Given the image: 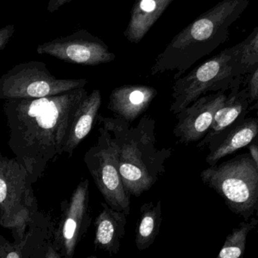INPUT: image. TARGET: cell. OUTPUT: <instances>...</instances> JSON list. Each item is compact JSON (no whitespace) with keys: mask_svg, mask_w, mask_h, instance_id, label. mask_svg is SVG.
<instances>
[{"mask_svg":"<svg viewBox=\"0 0 258 258\" xmlns=\"http://www.w3.org/2000/svg\"><path fill=\"white\" fill-rule=\"evenodd\" d=\"M84 162L105 202L113 209L131 212V196L120 176L117 152L111 134L102 126L96 144L84 155Z\"/></svg>","mask_w":258,"mask_h":258,"instance_id":"ba28073f","label":"cell"},{"mask_svg":"<svg viewBox=\"0 0 258 258\" xmlns=\"http://www.w3.org/2000/svg\"><path fill=\"white\" fill-rule=\"evenodd\" d=\"M55 226L49 216L37 212L30 220L25 236L11 244L1 237L2 258L61 257L54 247Z\"/></svg>","mask_w":258,"mask_h":258,"instance_id":"8fae6325","label":"cell"},{"mask_svg":"<svg viewBox=\"0 0 258 258\" xmlns=\"http://www.w3.org/2000/svg\"><path fill=\"white\" fill-rule=\"evenodd\" d=\"M101 104L102 96L100 91L94 90L90 94L87 95L80 105L64 146V153L67 154L69 157L73 155L75 149L90 134L95 121L97 120Z\"/></svg>","mask_w":258,"mask_h":258,"instance_id":"ac0fdd59","label":"cell"},{"mask_svg":"<svg viewBox=\"0 0 258 258\" xmlns=\"http://www.w3.org/2000/svg\"><path fill=\"white\" fill-rule=\"evenodd\" d=\"M258 224L257 219L251 217L244 220L238 227L234 228L226 236L223 247L220 249L218 258H239L244 255L249 232Z\"/></svg>","mask_w":258,"mask_h":258,"instance_id":"ffe728a7","label":"cell"},{"mask_svg":"<svg viewBox=\"0 0 258 258\" xmlns=\"http://www.w3.org/2000/svg\"><path fill=\"white\" fill-rule=\"evenodd\" d=\"M88 94L84 87L38 99H6L8 145L33 184L64 153L75 114Z\"/></svg>","mask_w":258,"mask_h":258,"instance_id":"6da1fadb","label":"cell"},{"mask_svg":"<svg viewBox=\"0 0 258 258\" xmlns=\"http://www.w3.org/2000/svg\"><path fill=\"white\" fill-rule=\"evenodd\" d=\"M26 168L16 159H0V224L11 229L16 241L26 233L30 220L38 212L37 201Z\"/></svg>","mask_w":258,"mask_h":258,"instance_id":"8992f818","label":"cell"},{"mask_svg":"<svg viewBox=\"0 0 258 258\" xmlns=\"http://www.w3.org/2000/svg\"><path fill=\"white\" fill-rule=\"evenodd\" d=\"M249 152H250V156L253 158L256 164V167H258V144H250L248 146Z\"/></svg>","mask_w":258,"mask_h":258,"instance_id":"d4e9b609","label":"cell"},{"mask_svg":"<svg viewBox=\"0 0 258 258\" xmlns=\"http://www.w3.org/2000/svg\"><path fill=\"white\" fill-rule=\"evenodd\" d=\"M243 84L247 91L251 110V107L255 108L258 105V64L244 76Z\"/></svg>","mask_w":258,"mask_h":258,"instance_id":"7402d4cb","label":"cell"},{"mask_svg":"<svg viewBox=\"0 0 258 258\" xmlns=\"http://www.w3.org/2000/svg\"><path fill=\"white\" fill-rule=\"evenodd\" d=\"M37 52L64 62L84 66L107 64L116 58L105 42L87 30H78L70 35L42 43L37 46Z\"/></svg>","mask_w":258,"mask_h":258,"instance_id":"30bf717a","label":"cell"},{"mask_svg":"<svg viewBox=\"0 0 258 258\" xmlns=\"http://www.w3.org/2000/svg\"><path fill=\"white\" fill-rule=\"evenodd\" d=\"M249 0H222L178 33L157 57L151 70L155 75L175 71L173 79L185 75L201 58L229 38V28L247 9Z\"/></svg>","mask_w":258,"mask_h":258,"instance_id":"3957f363","label":"cell"},{"mask_svg":"<svg viewBox=\"0 0 258 258\" xmlns=\"http://www.w3.org/2000/svg\"><path fill=\"white\" fill-rule=\"evenodd\" d=\"M228 94L220 91L201 96L176 114L173 134L180 144L202 140L211 127L216 111L224 103Z\"/></svg>","mask_w":258,"mask_h":258,"instance_id":"7c38bea8","label":"cell"},{"mask_svg":"<svg viewBox=\"0 0 258 258\" xmlns=\"http://www.w3.org/2000/svg\"><path fill=\"white\" fill-rule=\"evenodd\" d=\"M94 221V247L110 255L117 254L126 232L127 214L113 209L106 202Z\"/></svg>","mask_w":258,"mask_h":258,"instance_id":"9a60e30c","label":"cell"},{"mask_svg":"<svg viewBox=\"0 0 258 258\" xmlns=\"http://www.w3.org/2000/svg\"><path fill=\"white\" fill-rule=\"evenodd\" d=\"M242 42L241 67L246 75L258 64V27Z\"/></svg>","mask_w":258,"mask_h":258,"instance_id":"44dd1931","label":"cell"},{"mask_svg":"<svg viewBox=\"0 0 258 258\" xmlns=\"http://www.w3.org/2000/svg\"><path fill=\"white\" fill-rule=\"evenodd\" d=\"M90 182L83 179L70 199L61 205V214L54 232V247L61 257L72 258L87 234L92 222L90 210Z\"/></svg>","mask_w":258,"mask_h":258,"instance_id":"9c48e42d","label":"cell"},{"mask_svg":"<svg viewBox=\"0 0 258 258\" xmlns=\"http://www.w3.org/2000/svg\"><path fill=\"white\" fill-rule=\"evenodd\" d=\"M96 121L111 134L119 172L129 196L138 198L150 190L164 174L171 155L170 149L156 146L155 120L144 116L132 126L123 119L99 114Z\"/></svg>","mask_w":258,"mask_h":258,"instance_id":"7a4b0ae2","label":"cell"},{"mask_svg":"<svg viewBox=\"0 0 258 258\" xmlns=\"http://www.w3.org/2000/svg\"><path fill=\"white\" fill-rule=\"evenodd\" d=\"M74 0H49L48 3L47 10L49 13H53L59 10L60 8L72 2Z\"/></svg>","mask_w":258,"mask_h":258,"instance_id":"cb8c5ba5","label":"cell"},{"mask_svg":"<svg viewBox=\"0 0 258 258\" xmlns=\"http://www.w3.org/2000/svg\"><path fill=\"white\" fill-rule=\"evenodd\" d=\"M87 81L59 79L43 61H31L13 66L0 78V99H38L84 88Z\"/></svg>","mask_w":258,"mask_h":258,"instance_id":"52a82bcc","label":"cell"},{"mask_svg":"<svg viewBox=\"0 0 258 258\" xmlns=\"http://www.w3.org/2000/svg\"><path fill=\"white\" fill-rule=\"evenodd\" d=\"M162 221L161 202H149L142 205L136 227L135 243L139 250L149 248L159 234Z\"/></svg>","mask_w":258,"mask_h":258,"instance_id":"d6986e66","label":"cell"},{"mask_svg":"<svg viewBox=\"0 0 258 258\" xmlns=\"http://www.w3.org/2000/svg\"><path fill=\"white\" fill-rule=\"evenodd\" d=\"M158 95L154 87L147 85H123L111 91L108 108L114 117L131 123L147 111Z\"/></svg>","mask_w":258,"mask_h":258,"instance_id":"5bb4252c","label":"cell"},{"mask_svg":"<svg viewBox=\"0 0 258 258\" xmlns=\"http://www.w3.org/2000/svg\"><path fill=\"white\" fill-rule=\"evenodd\" d=\"M237 86L228 93L224 103L216 111L208 134L198 143V149H212L234 125L245 118L250 104L245 88Z\"/></svg>","mask_w":258,"mask_h":258,"instance_id":"4fadbf2b","label":"cell"},{"mask_svg":"<svg viewBox=\"0 0 258 258\" xmlns=\"http://www.w3.org/2000/svg\"><path fill=\"white\" fill-rule=\"evenodd\" d=\"M14 33L15 26L13 25H7L0 29V50H4Z\"/></svg>","mask_w":258,"mask_h":258,"instance_id":"603a6c76","label":"cell"},{"mask_svg":"<svg viewBox=\"0 0 258 258\" xmlns=\"http://www.w3.org/2000/svg\"><path fill=\"white\" fill-rule=\"evenodd\" d=\"M257 135V120L253 117H245L234 125L220 142L210 149L205 162L209 166L218 164L225 157L250 145Z\"/></svg>","mask_w":258,"mask_h":258,"instance_id":"e0dca14e","label":"cell"},{"mask_svg":"<svg viewBox=\"0 0 258 258\" xmlns=\"http://www.w3.org/2000/svg\"><path fill=\"white\" fill-rule=\"evenodd\" d=\"M257 123H258V111H257Z\"/></svg>","mask_w":258,"mask_h":258,"instance_id":"484cf974","label":"cell"},{"mask_svg":"<svg viewBox=\"0 0 258 258\" xmlns=\"http://www.w3.org/2000/svg\"><path fill=\"white\" fill-rule=\"evenodd\" d=\"M173 0H136L123 35L131 43L137 44L146 37Z\"/></svg>","mask_w":258,"mask_h":258,"instance_id":"2e32d148","label":"cell"},{"mask_svg":"<svg viewBox=\"0 0 258 258\" xmlns=\"http://www.w3.org/2000/svg\"><path fill=\"white\" fill-rule=\"evenodd\" d=\"M242 48L241 42L224 49L175 80L170 112L176 115L201 96L230 91L234 87L242 85L245 76L241 67Z\"/></svg>","mask_w":258,"mask_h":258,"instance_id":"277c9868","label":"cell"},{"mask_svg":"<svg viewBox=\"0 0 258 258\" xmlns=\"http://www.w3.org/2000/svg\"><path fill=\"white\" fill-rule=\"evenodd\" d=\"M200 176L232 213L244 220L258 215V167L250 154L209 166Z\"/></svg>","mask_w":258,"mask_h":258,"instance_id":"5b68a950","label":"cell"}]
</instances>
